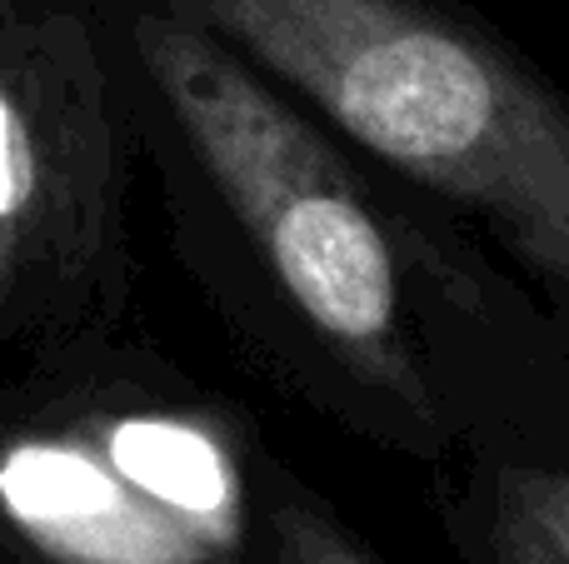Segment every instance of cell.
Returning a JSON list of instances; mask_svg holds the SVG:
<instances>
[{
	"mask_svg": "<svg viewBox=\"0 0 569 564\" xmlns=\"http://www.w3.org/2000/svg\"><path fill=\"white\" fill-rule=\"evenodd\" d=\"M170 250L284 400L415 465H569V345L435 200L166 0H96Z\"/></svg>",
	"mask_w": 569,
	"mask_h": 564,
	"instance_id": "cell-1",
	"label": "cell"
},
{
	"mask_svg": "<svg viewBox=\"0 0 569 564\" xmlns=\"http://www.w3.org/2000/svg\"><path fill=\"white\" fill-rule=\"evenodd\" d=\"M450 210L569 345V90L460 0H166Z\"/></svg>",
	"mask_w": 569,
	"mask_h": 564,
	"instance_id": "cell-2",
	"label": "cell"
},
{
	"mask_svg": "<svg viewBox=\"0 0 569 564\" xmlns=\"http://www.w3.org/2000/svg\"><path fill=\"white\" fill-rule=\"evenodd\" d=\"M276 465L240 400L80 335L0 385V564H270Z\"/></svg>",
	"mask_w": 569,
	"mask_h": 564,
	"instance_id": "cell-3",
	"label": "cell"
},
{
	"mask_svg": "<svg viewBox=\"0 0 569 564\" xmlns=\"http://www.w3.org/2000/svg\"><path fill=\"white\" fill-rule=\"evenodd\" d=\"M136 130L96 0H0V340L126 325Z\"/></svg>",
	"mask_w": 569,
	"mask_h": 564,
	"instance_id": "cell-4",
	"label": "cell"
},
{
	"mask_svg": "<svg viewBox=\"0 0 569 564\" xmlns=\"http://www.w3.org/2000/svg\"><path fill=\"white\" fill-rule=\"evenodd\" d=\"M435 510L445 535L470 564H565V555L505 500L480 465H455L435 475Z\"/></svg>",
	"mask_w": 569,
	"mask_h": 564,
	"instance_id": "cell-5",
	"label": "cell"
},
{
	"mask_svg": "<svg viewBox=\"0 0 569 564\" xmlns=\"http://www.w3.org/2000/svg\"><path fill=\"white\" fill-rule=\"evenodd\" d=\"M270 564H390L360 540V530L320 495L310 480H300L290 465H276L270 475Z\"/></svg>",
	"mask_w": 569,
	"mask_h": 564,
	"instance_id": "cell-6",
	"label": "cell"
},
{
	"mask_svg": "<svg viewBox=\"0 0 569 564\" xmlns=\"http://www.w3.org/2000/svg\"><path fill=\"white\" fill-rule=\"evenodd\" d=\"M465 465H480L569 564V465H500V460H465Z\"/></svg>",
	"mask_w": 569,
	"mask_h": 564,
	"instance_id": "cell-7",
	"label": "cell"
}]
</instances>
